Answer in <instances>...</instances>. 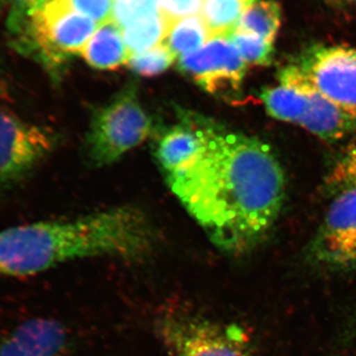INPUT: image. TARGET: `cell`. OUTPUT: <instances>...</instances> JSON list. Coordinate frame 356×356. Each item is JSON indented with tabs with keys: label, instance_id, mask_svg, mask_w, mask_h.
Listing matches in <instances>:
<instances>
[{
	"label": "cell",
	"instance_id": "cell-14",
	"mask_svg": "<svg viewBox=\"0 0 356 356\" xmlns=\"http://www.w3.org/2000/svg\"><path fill=\"white\" fill-rule=\"evenodd\" d=\"M267 113L276 120L300 126L306 113L307 95L299 84L280 79V84L261 95Z\"/></svg>",
	"mask_w": 356,
	"mask_h": 356
},
{
	"label": "cell",
	"instance_id": "cell-4",
	"mask_svg": "<svg viewBox=\"0 0 356 356\" xmlns=\"http://www.w3.org/2000/svg\"><path fill=\"white\" fill-rule=\"evenodd\" d=\"M154 332L170 356H257L238 327L191 311L161 314Z\"/></svg>",
	"mask_w": 356,
	"mask_h": 356
},
{
	"label": "cell",
	"instance_id": "cell-23",
	"mask_svg": "<svg viewBox=\"0 0 356 356\" xmlns=\"http://www.w3.org/2000/svg\"><path fill=\"white\" fill-rule=\"evenodd\" d=\"M159 13L170 24L173 21L196 15L202 0H159Z\"/></svg>",
	"mask_w": 356,
	"mask_h": 356
},
{
	"label": "cell",
	"instance_id": "cell-22",
	"mask_svg": "<svg viewBox=\"0 0 356 356\" xmlns=\"http://www.w3.org/2000/svg\"><path fill=\"white\" fill-rule=\"evenodd\" d=\"M156 0H115L111 19L121 29L143 18L159 14Z\"/></svg>",
	"mask_w": 356,
	"mask_h": 356
},
{
	"label": "cell",
	"instance_id": "cell-6",
	"mask_svg": "<svg viewBox=\"0 0 356 356\" xmlns=\"http://www.w3.org/2000/svg\"><path fill=\"white\" fill-rule=\"evenodd\" d=\"M309 259L339 273L356 271V188L337 194L309 245Z\"/></svg>",
	"mask_w": 356,
	"mask_h": 356
},
{
	"label": "cell",
	"instance_id": "cell-5",
	"mask_svg": "<svg viewBox=\"0 0 356 356\" xmlns=\"http://www.w3.org/2000/svg\"><path fill=\"white\" fill-rule=\"evenodd\" d=\"M152 132V120L143 108L135 86L122 89L96 112L88 136V153L97 165L113 163Z\"/></svg>",
	"mask_w": 356,
	"mask_h": 356
},
{
	"label": "cell",
	"instance_id": "cell-8",
	"mask_svg": "<svg viewBox=\"0 0 356 356\" xmlns=\"http://www.w3.org/2000/svg\"><path fill=\"white\" fill-rule=\"evenodd\" d=\"M51 146L53 138L48 131L0 110V188L19 184Z\"/></svg>",
	"mask_w": 356,
	"mask_h": 356
},
{
	"label": "cell",
	"instance_id": "cell-21",
	"mask_svg": "<svg viewBox=\"0 0 356 356\" xmlns=\"http://www.w3.org/2000/svg\"><path fill=\"white\" fill-rule=\"evenodd\" d=\"M325 186L334 194L356 188V145L350 147L332 166L325 178Z\"/></svg>",
	"mask_w": 356,
	"mask_h": 356
},
{
	"label": "cell",
	"instance_id": "cell-11",
	"mask_svg": "<svg viewBox=\"0 0 356 356\" xmlns=\"http://www.w3.org/2000/svg\"><path fill=\"white\" fill-rule=\"evenodd\" d=\"M67 329L50 318L21 323L0 339V356H65Z\"/></svg>",
	"mask_w": 356,
	"mask_h": 356
},
{
	"label": "cell",
	"instance_id": "cell-9",
	"mask_svg": "<svg viewBox=\"0 0 356 356\" xmlns=\"http://www.w3.org/2000/svg\"><path fill=\"white\" fill-rule=\"evenodd\" d=\"M235 44L227 37H215L199 50L182 56L178 67L213 95L236 92L248 70Z\"/></svg>",
	"mask_w": 356,
	"mask_h": 356
},
{
	"label": "cell",
	"instance_id": "cell-24",
	"mask_svg": "<svg viewBox=\"0 0 356 356\" xmlns=\"http://www.w3.org/2000/svg\"><path fill=\"white\" fill-rule=\"evenodd\" d=\"M76 13H83L86 17L102 25L111 19L113 0H65Z\"/></svg>",
	"mask_w": 356,
	"mask_h": 356
},
{
	"label": "cell",
	"instance_id": "cell-2",
	"mask_svg": "<svg viewBox=\"0 0 356 356\" xmlns=\"http://www.w3.org/2000/svg\"><path fill=\"white\" fill-rule=\"evenodd\" d=\"M95 236L81 219L21 225L0 231V276H30L88 259Z\"/></svg>",
	"mask_w": 356,
	"mask_h": 356
},
{
	"label": "cell",
	"instance_id": "cell-7",
	"mask_svg": "<svg viewBox=\"0 0 356 356\" xmlns=\"http://www.w3.org/2000/svg\"><path fill=\"white\" fill-rule=\"evenodd\" d=\"M295 65L325 98L356 116V49L314 44Z\"/></svg>",
	"mask_w": 356,
	"mask_h": 356
},
{
	"label": "cell",
	"instance_id": "cell-26",
	"mask_svg": "<svg viewBox=\"0 0 356 356\" xmlns=\"http://www.w3.org/2000/svg\"><path fill=\"white\" fill-rule=\"evenodd\" d=\"M334 6L356 7V0H327Z\"/></svg>",
	"mask_w": 356,
	"mask_h": 356
},
{
	"label": "cell",
	"instance_id": "cell-13",
	"mask_svg": "<svg viewBox=\"0 0 356 356\" xmlns=\"http://www.w3.org/2000/svg\"><path fill=\"white\" fill-rule=\"evenodd\" d=\"M113 20L100 25L81 51L89 65L97 70H116L127 64L129 56L123 34Z\"/></svg>",
	"mask_w": 356,
	"mask_h": 356
},
{
	"label": "cell",
	"instance_id": "cell-3",
	"mask_svg": "<svg viewBox=\"0 0 356 356\" xmlns=\"http://www.w3.org/2000/svg\"><path fill=\"white\" fill-rule=\"evenodd\" d=\"M26 25H15L16 47L56 74L72 55L81 53L98 23L81 15L65 0H49L30 13Z\"/></svg>",
	"mask_w": 356,
	"mask_h": 356
},
{
	"label": "cell",
	"instance_id": "cell-10",
	"mask_svg": "<svg viewBox=\"0 0 356 356\" xmlns=\"http://www.w3.org/2000/svg\"><path fill=\"white\" fill-rule=\"evenodd\" d=\"M299 84L307 95L306 113L300 127L320 139L334 142L356 132V116L339 108L309 81L296 65L283 67L278 79Z\"/></svg>",
	"mask_w": 356,
	"mask_h": 356
},
{
	"label": "cell",
	"instance_id": "cell-20",
	"mask_svg": "<svg viewBox=\"0 0 356 356\" xmlns=\"http://www.w3.org/2000/svg\"><path fill=\"white\" fill-rule=\"evenodd\" d=\"M175 58V54L165 44H161L151 50L131 56L127 64L140 76L151 77L165 72Z\"/></svg>",
	"mask_w": 356,
	"mask_h": 356
},
{
	"label": "cell",
	"instance_id": "cell-16",
	"mask_svg": "<svg viewBox=\"0 0 356 356\" xmlns=\"http://www.w3.org/2000/svg\"><path fill=\"white\" fill-rule=\"evenodd\" d=\"M211 39L209 30L202 18L194 15L170 23L163 44L175 57H182L199 50Z\"/></svg>",
	"mask_w": 356,
	"mask_h": 356
},
{
	"label": "cell",
	"instance_id": "cell-25",
	"mask_svg": "<svg viewBox=\"0 0 356 356\" xmlns=\"http://www.w3.org/2000/svg\"><path fill=\"white\" fill-rule=\"evenodd\" d=\"M24 6L29 9V13L43 7L49 0H23Z\"/></svg>",
	"mask_w": 356,
	"mask_h": 356
},
{
	"label": "cell",
	"instance_id": "cell-19",
	"mask_svg": "<svg viewBox=\"0 0 356 356\" xmlns=\"http://www.w3.org/2000/svg\"><path fill=\"white\" fill-rule=\"evenodd\" d=\"M229 39L235 44L248 65H269L273 63V43L250 33L241 31L234 32Z\"/></svg>",
	"mask_w": 356,
	"mask_h": 356
},
{
	"label": "cell",
	"instance_id": "cell-1",
	"mask_svg": "<svg viewBox=\"0 0 356 356\" xmlns=\"http://www.w3.org/2000/svg\"><path fill=\"white\" fill-rule=\"evenodd\" d=\"M168 184L215 247L250 252L280 216L286 180L271 147L209 121L200 152Z\"/></svg>",
	"mask_w": 356,
	"mask_h": 356
},
{
	"label": "cell",
	"instance_id": "cell-18",
	"mask_svg": "<svg viewBox=\"0 0 356 356\" xmlns=\"http://www.w3.org/2000/svg\"><path fill=\"white\" fill-rule=\"evenodd\" d=\"M168 28V23L158 14L136 21L122 29L129 56L137 55L163 44Z\"/></svg>",
	"mask_w": 356,
	"mask_h": 356
},
{
	"label": "cell",
	"instance_id": "cell-15",
	"mask_svg": "<svg viewBox=\"0 0 356 356\" xmlns=\"http://www.w3.org/2000/svg\"><path fill=\"white\" fill-rule=\"evenodd\" d=\"M259 0H202L200 17L211 38L227 37L236 31L243 16Z\"/></svg>",
	"mask_w": 356,
	"mask_h": 356
},
{
	"label": "cell",
	"instance_id": "cell-17",
	"mask_svg": "<svg viewBox=\"0 0 356 356\" xmlns=\"http://www.w3.org/2000/svg\"><path fill=\"white\" fill-rule=\"evenodd\" d=\"M282 9L275 0H261L243 16L236 31L250 33L274 43L281 26Z\"/></svg>",
	"mask_w": 356,
	"mask_h": 356
},
{
	"label": "cell",
	"instance_id": "cell-12",
	"mask_svg": "<svg viewBox=\"0 0 356 356\" xmlns=\"http://www.w3.org/2000/svg\"><path fill=\"white\" fill-rule=\"evenodd\" d=\"M209 121L184 118L179 125L168 129L156 147V158L166 175L181 170L197 156L204 144Z\"/></svg>",
	"mask_w": 356,
	"mask_h": 356
}]
</instances>
